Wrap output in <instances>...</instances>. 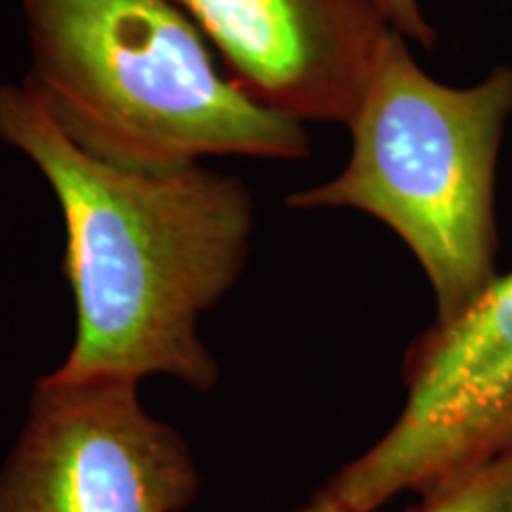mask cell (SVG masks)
Listing matches in <instances>:
<instances>
[{"label": "cell", "mask_w": 512, "mask_h": 512, "mask_svg": "<svg viewBox=\"0 0 512 512\" xmlns=\"http://www.w3.org/2000/svg\"><path fill=\"white\" fill-rule=\"evenodd\" d=\"M0 140L38 166L67 230L76 337L53 375H169L197 392L214 387L219 363L197 323L245 271L247 185L204 164L136 171L102 162L64 136L22 83H0Z\"/></svg>", "instance_id": "1"}, {"label": "cell", "mask_w": 512, "mask_h": 512, "mask_svg": "<svg viewBox=\"0 0 512 512\" xmlns=\"http://www.w3.org/2000/svg\"><path fill=\"white\" fill-rule=\"evenodd\" d=\"M22 8L31 50L22 86L88 155L136 171L209 157H309L302 121L242 91L171 0H22Z\"/></svg>", "instance_id": "2"}, {"label": "cell", "mask_w": 512, "mask_h": 512, "mask_svg": "<svg viewBox=\"0 0 512 512\" xmlns=\"http://www.w3.org/2000/svg\"><path fill=\"white\" fill-rule=\"evenodd\" d=\"M389 31L347 124L351 155L328 183L292 192V209H356L382 221L430 280L437 318L467 309L498 278L496 171L512 117V69L446 86Z\"/></svg>", "instance_id": "3"}, {"label": "cell", "mask_w": 512, "mask_h": 512, "mask_svg": "<svg viewBox=\"0 0 512 512\" xmlns=\"http://www.w3.org/2000/svg\"><path fill=\"white\" fill-rule=\"evenodd\" d=\"M406 406L384 437L325 486L356 512L403 494L427 496L512 451V273L406 356Z\"/></svg>", "instance_id": "4"}, {"label": "cell", "mask_w": 512, "mask_h": 512, "mask_svg": "<svg viewBox=\"0 0 512 512\" xmlns=\"http://www.w3.org/2000/svg\"><path fill=\"white\" fill-rule=\"evenodd\" d=\"M200 489L185 439L124 377L36 382L0 467V512H181Z\"/></svg>", "instance_id": "5"}, {"label": "cell", "mask_w": 512, "mask_h": 512, "mask_svg": "<svg viewBox=\"0 0 512 512\" xmlns=\"http://www.w3.org/2000/svg\"><path fill=\"white\" fill-rule=\"evenodd\" d=\"M171 3L242 91L302 124H349L392 31L373 0Z\"/></svg>", "instance_id": "6"}, {"label": "cell", "mask_w": 512, "mask_h": 512, "mask_svg": "<svg viewBox=\"0 0 512 512\" xmlns=\"http://www.w3.org/2000/svg\"><path fill=\"white\" fill-rule=\"evenodd\" d=\"M512 451L422 496L418 512H510Z\"/></svg>", "instance_id": "7"}, {"label": "cell", "mask_w": 512, "mask_h": 512, "mask_svg": "<svg viewBox=\"0 0 512 512\" xmlns=\"http://www.w3.org/2000/svg\"><path fill=\"white\" fill-rule=\"evenodd\" d=\"M373 3L394 31H399L411 43H418L420 48H434L437 29L422 12L420 0H373Z\"/></svg>", "instance_id": "8"}, {"label": "cell", "mask_w": 512, "mask_h": 512, "mask_svg": "<svg viewBox=\"0 0 512 512\" xmlns=\"http://www.w3.org/2000/svg\"><path fill=\"white\" fill-rule=\"evenodd\" d=\"M297 512H356V510H351L347 503H342L337 496H332L328 489H323L309 505H306V508Z\"/></svg>", "instance_id": "9"}, {"label": "cell", "mask_w": 512, "mask_h": 512, "mask_svg": "<svg viewBox=\"0 0 512 512\" xmlns=\"http://www.w3.org/2000/svg\"><path fill=\"white\" fill-rule=\"evenodd\" d=\"M510 512H512V505H510Z\"/></svg>", "instance_id": "10"}]
</instances>
